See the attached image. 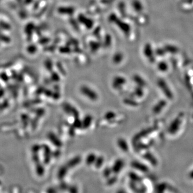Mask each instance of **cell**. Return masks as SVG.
I'll list each match as a JSON object with an SVG mask.
<instances>
[{
  "label": "cell",
  "instance_id": "obj_11",
  "mask_svg": "<svg viewBox=\"0 0 193 193\" xmlns=\"http://www.w3.org/2000/svg\"><path fill=\"white\" fill-rule=\"evenodd\" d=\"M81 161H82V157L81 156H75L70 160H69V162L67 163V167L69 168V169L73 168L79 165L81 162Z\"/></svg>",
  "mask_w": 193,
  "mask_h": 193
},
{
  "label": "cell",
  "instance_id": "obj_18",
  "mask_svg": "<svg viewBox=\"0 0 193 193\" xmlns=\"http://www.w3.org/2000/svg\"><path fill=\"white\" fill-rule=\"evenodd\" d=\"M104 163V157L100 156L96 157V161L94 162V166L96 167V168H100L101 167L103 166V164Z\"/></svg>",
  "mask_w": 193,
  "mask_h": 193
},
{
  "label": "cell",
  "instance_id": "obj_14",
  "mask_svg": "<svg viewBox=\"0 0 193 193\" xmlns=\"http://www.w3.org/2000/svg\"><path fill=\"white\" fill-rule=\"evenodd\" d=\"M96 157H97L96 155L93 153H91L89 154L86 158V165L90 166V165H92L94 164L96 159Z\"/></svg>",
  "mask_w": 193,
  "mask_h": 193
},
{
  "label": "cell",
  "instance_id": "obj_6",
  "mask_svg": "<svg viewBox=\"0 0 193 193\" xmlns=\"http://www.w3.org/2000/svg\"><path fill=\"white\" fill-rule=\"evenodd\" d=\"M131 166L135 169L143 173H146L149 171V168L146 165L138 161H133L131 163Z\"/></svg>",
  "mask_w": 193,
  "mask_h": 193
},
{
  "label": "cell",
  "instance_id": "obj_17",
  "mask_svg": "<svg viewBox=\"0 0 193 193\" xmlns=\"http://www.w3.org/2000/svg\"><path fill=\"white\" fill-rule=\"evenodd\" d=\"M134 82L138 86H141L142 88L144 87L146 85L144 80L138 75H135L133 77Z\"/></svg>",
  "mask_w": 193,
  "mask_h": 193
},
{
  "label": "cell",
  "instance_id": "obj_15",
  "mask_svg": "<svg viewBox=\"0 0 193 193\" xmlns=\"http://www.w3.org/2000/svg\"><path fill=\"white\" fill-rule=\"evenodd\" d=\"M128 177L130 178V180L133 181V182H136V183H139L141 182L142 181V178L141 177L138 175V174L136 173L132 172H131L128 174Z\"/></svg>",
  "mask_w": 193,
  "mask_h": 193
},
{
  "label": "cell",
  "instance_id": "obj_24",
  "mask_svg": "<svg viewBox=\"0 0 193 193\" xmlns=\"http://www.w3.org/2000/svg\"><path fill=\"white\" fill-rule=\"evenodd\" d=\"M34 26L32 23H29L25 27V32L27 34V35H31L32 31L34 30Z\"/></svg>",
  "mask_w": 193,
  "mask_h": 193
},
{
  "label": "cell",
  "instance_id": "obj_29",
  "mask_svg": "<svg viewBox=\"0 0 193 193\" xmlns=\"http://www.w3.org/2000/svg\"><path fill=\"white\" fill-rule=\"evenodd\" d=\"M0 27L4 30H9L10 29V26L7 23L1 21L0 22Z\"/></svg>",
  "mask_w": 193,
  "mask_h": 193
},
{
  "label": "cell",
  "instance_id": "obj_3",
  "mask_svg": "<svg viewBox=\"0 0 193 193\" xmlns=\"http://www.w3.org/2000/svg\"><path fill=\"white\" fill-rule=\"evenodd\" d=\"M158 85L160 89L162 90L164 95L167 97L168 99L172 100L173 98V94L171 91V90L168 86L167 84L164 80L160 79L158 82Z\"/></svg>",
  "mask_w": 193,
  "mask_h": 193
},
{
  "label": "cell",
  "instance_id": "obj_16",
  "mask_svg": "<svg viewBox=\"0 0 193 193\" xmlns=\"http://www.w3.org/2000/svg\"><path fill=\"white\" fill-rule=\"evenodd\" d=\"M123 103L128 106L136 107L138 106V103L136 100L130 98H126L123 99Z\"/></svg>",
  "mask_w": 193,
  "mask_h": 193
},
{
  "label": "cell",
  "instance_id": "obj_26",
  "mask_svg": "<svg viewBox=\"0 0 193 193\" xmlns=\"http://www.w3.org/2000/svg\"><path fill=\"white\" fill-rule=\"evenodd\" d=\"M117 180H118V177L116 176H113V177H112L110 178H108L106 183L107 185L111 186L113 184H114L115 182L117 181Z\"/></svg>",
  "mask_w": 193,
  "mask_h": 193
},
{
  "label": "cell",
  "instance_id": "obj_31",
  "mask_svg": "<svg viewBox=\"0 0 193 193\" xmlns=\"http://www.w3.org/2000/svg\"><path fill=\"white\" fill-rule=\"evenodd\" d=\"M69 191L70 193H75L78 192V190L76 186H72L69 187Z\"/></svg>",
  "mask_w": 193,
  "mask_h": 193
},
{
  "label": "cell",
  "instance_id": "obj_20",
  "mask_svg": "<svg viewBox=\"0 0 193 193\" xmlns=\"http://www.w3.org/2000/svg\"><path fill=\"white\" fill-rule=\"evenodd\" d=\"M68 169L69 168L67 167V165L62 166L60 168L59 172V177L60 178L63 179L66 177L68 171Z\"/></svg>",
  "mask_w": 193,
  "mask_h": 193
},
{
  "label": "cell",
  "instance_id": "obj_7",
  "mask_svg": "<svg viewBox=\"0 0 193 193\" xmlns=\"http://www.w3.org/2000/svg\"><path fill=\"white\" fill-rule=\"evenodd\" d=\"M123 165H124V163H123V160L121 159L116 160L112 167V172L116 175L118 174L123 169Z\"/></svg>",
  "mask_w": 193,
  "mask_h": 193
},
{
  "label": "cell",
  "instance_id": "obj_19",
  "mask_svg": "<svg viewBox=\"0 0 193 193\" xmlns=\"http://www.w3.org/2000/svg\"><path fill=\"white\" fill-rule=\"evenodd\" d=\"M134 94L138 98H141L144 96V91L143 88L140 86H138L134 89Z\"/></svg>",
  "mask_w": 193,
  "mask_h": 193
},
{
  "label": "cell",
  "instance_id": "obj_28",
  "mask_svg": "<svg viewBox=\"0 0 193 193\" xmlns=\"http://www.w3.org/2000/svg\"><path fill=\"white\" fill-rule=\"evenodd\" d=\"M37 46L35 45H30L27 48V51L31 54H34L37 51Z\"/></svg>",
  "mask_w": 193,
  "mask_h": 193
},
{
  "label": "cell",
  "instance_id": "obj_8",
  "mask_svg": "<svg viewBox=\"0 0 193 193\" xmlns=\"http://www.w3.org/2000/svg\"><path fill=\"white\" fill-rule=\"evenodd\" d=\"M126 83V80L123 77H115L113 82V86L115 89H120Z\"/></svg>",
  "mask_w": 193,
  "mask_h": 193
},
{
  "label": "cell",
  "instance_id": "obj_12",
  "mask_svg": "<svg viewBox=\"0 0 193 193\" xmlns=\"http://www.w3.org/2000/svg\"><path fill=\"white\" fill-rule=\"evenodd\" d=\"M117 144L120 149L125 152H127L129 151V146L126 141L123 138H120L117 141Z\"/></svg>",
  "mask_w": 193,
  "mask_h": 193
},
{
  "label": "cell",
  "instance_id": "obj_32",
  "mask_svg": "<svg viewBox=\"0 0 193 193\" xmlns=\"http://www.w3.org/2000/svg\"><path fill=\"white\" fill-rule=\"evenodd\" d=\"M159 64L160 65L159 66V69L160 70L164 71H165L167 69H166V66L165 65V64H164V63H160Z\"/></svg>",
  "mask_w": 193,
  "mask_h": 193
},
{
  "label": "cell",
  "instance_id": "obj_9",
  "mask_svg": "<svg viewBox=\"0 0 193 193\" xmlns=\"http://www.w3.org/2000/svg\"><path fill=\"white\" fill-rule=\"evenodd\" d=\"M143 157L145 159L148 161L149 163L153 166H157L158 164V161L156 157L152 154V153L149 151L145 152L143 155Z\"/></svg>",
  "mask_w": 193,
  "mask_h": 193
},
{
  "label": "cell",
  "instance_id": "obj_34",
  "mask_svg": "<svg viewBox=\"0 0 193 193\" xmlns=\"http://www.w3.org/2000/svg\"><path fill=\"white\" fill-rule=\"evenodd\" d=\"M189 177L191 179H193V170L190 172L189 174Z\"/></svg>",
  "mask_w": 193,
  "mask_h": 193
},
{
  "label": "cell",
  "instance_id": "obj_13",
  "mask_svg": "<svg viewBox=\"0 0 193 193\" xmlns=\"http://www.w3.org/2000/svg\"><path fill=\"white\" fill-rule=\"evenodd\" d=\"M92 116L91 115H86L82 120V128L86 129L89 128L92 122Z\"/></svg>",
  "mask_w": 193,
  "mask_h": 193
},
{
  "label": "cell",
  "instance_id": "obj_27",
  "mask_svg": "<svg viewBox=\"0 0 193 193\" xmlns=\"http://www.w3.org/2000/svg\"><path fill=\"white\" fill-rule=\"evenodd\" d=\"M51 139H52V141H53V142L54 143V144H55L57 146H62V143L59 140L58 138H57L56 136H55L54 135H52L51 136Z\"/></svg>",
  "mask_w": 193,
  "mask_h": 193
},
{
  "label": "cell",
  "instance_id": "obj_22",
  "mask_svg": "<svg viewBox=\"0 0 193 193\" xmlns=\"http://www.w3.org/2000/svg\"><path fill=\"white\" fill-rule=\"evenodd\" d=\"M115 116H116V114L114 112L110 111L108 112L105 114L104 118L107 121H110V120H112L114 119Z\"/></svg>",
  "mask_w": 193,
  "mask_h": 193
},
{
  "label": "cell",
  "instance_id": "obj_1",
  "mask_svg": "<svg viewBox=\"0 0 193 193\" xmlns=\"http://www.w3.org/2000/svg\"><path fill=\"white\" fill-rule=\"evenodd\" d=\"M183 115V113H181L172 121L168 128V131L170 134L175 135L178 131L182 123Z\"/></svg>",
  "mask_w": 193,
  "mask_h": 193
},
{
  "label": "cell",
  "instance_id": "obj_30",
  "mask_svg": "<svg viewBox=\"0 0 193 193\" xmlns=\"http://www.w3.org/2000/svg\"><path fill=\"white\" fill-rule=\"evenodd\" d=\"M0 40L8 43L10 41V38L5 35H3L2 34H0Z\"/></svg>",
  "mask_w": 193,
  "mask_h": 193
},
{
  "label": "cell",
  "instance_id": "obj_21",
  "mask_svg": "<svg viewBox=\"0 0 193 193\" xmlns=\"http://www.w3.org/2000/svg\"><path fill=\"white\" fill-rule=\"evenodd\" d=\"M167 184L163 182L159 184L157 188H156V192L158 193H163L164 192H165V190H166L167 188Z\"/></svg>",
  "mask_w": 193,
  "mask_h": 193
},
{
  "label": "cell",
  "instance_id": "obj_2",
  "mask_svg": "<svg viewBox=\"0 0 193 193\" xmlns=\"http://www.w3.org/2000/svg\"><path fill=\"white\" fill-rule=\"evenodd\" d=\"M80 91L84 96L88 98L90 100L96 101L98 99V94L93 90L86 86H82L80 89Z\"/></svg>",
  "mask_w": 193,
  "mask_h": 193
},
{
  "label": "cell",
  "instance_id": "obj_33",
  "mask_svg": "<svg viewBox=\"0 0 193 193\" xmlns=\"http://www.w3.org/2000/svg\"><path fill=\"white\" fill-rule=\"evenodd\" d=\"M75 130V128L73 126L70 127V129H69V134L71 136L74 135Z\"/></svg>",
  "mask_w": 193,
  "mask_h": 193
},
{
  "label": "cell",
  "instance_id": "obj_5",
  "mask_svg": "<svg viewBox=\"0 0 193 193\" xmlns=\"http://www.w3.org/2000/svg\"><path fill=\"white\" fill-rule=\"evenodd\" d=\"M154 130L153 128H149L147 129H145L144 130H142L140 133L135 135L133 139V142L136 143L140 141L141 139L144 138L145 136H148L149 134L151 133Z\"/></svg>",
  "mask_w": 193,
  "mask_h": 193
},
{
  "label": "cell",
  "instance_id": "obj_23",
  "mask_svg": "<svg viewBox=\"0 0 193 193\" xmlns=\"http://www.w3.org/2000/svg\"><path fill=\"white\" fill-rule=\"evenodd\" d=\"M73 126L76 129H81L82 128V120L79 119V118H75L73 124Z\"/></svg>",
  "mask_w": 193,
  "mask_h": 193
},
{
  "label": "cell",
  "instance_id": "obj_10",
  "mask_svg": "<svg viewBox=\"0 0 193 193\" xmlns=\"http://www.w3.org/2000/svg\"><path fill=\"white\" fill-rule=\"evenodd\" d=\"M166 101L165 100H160L155 105L152 109V111L155 114H158L163 110L164 108L166 106Z\"/></svg>",
  "mask_w": 193,
  "mask_h": 193
},
{
  "label": "cell",
  "instance_id": "obj_25",
  "mask_svg": "<svg viewBox=\"0 0 193 193\" xmlns=\"http://www.w3.org/2000/svg\"><path fill=\"white\" fill-rule=\"evenodd\" d=\"M112 173V168L109 167H106L104 169V172H103V175H104L105 178H108L111 176Z\"/></svg>",
  "mask_w": 193,
  "mask_h": 193
},
{
  "label": "cell",
  "instance_id": "obj_4",
  "mask_svg": "<svg viewBox=\"0 0 193 193\" xmlns=\"http://www.w3.org/2000/svg\"><path fill=\"white\" fill-rule=\"evenodd\" d=\"M63 108L66 112L68 114H69V115L74 116L75 118H79V113L78 110L70 104L65 103L64 104Z\"/></svg>",
  "mask_w": 193,
  "mask_h": 193
}]
</instances>
